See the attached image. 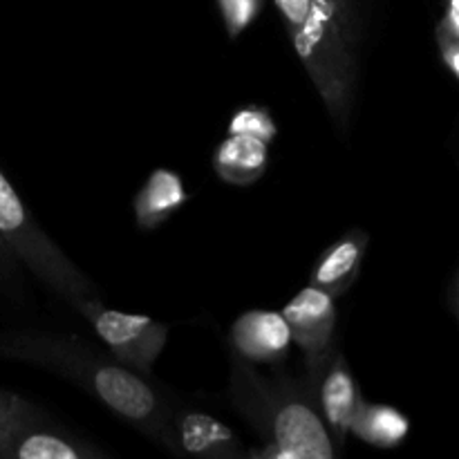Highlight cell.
I'll use <instances>...</instances> for the list:
<instances>
[{"label":"cell","instance_id":"1","mask_svg":"<svg viewBox=\"0 0 459 459\" xmlns=\"http://www.w3.org/2000/svg\"><path fill=\"white\" fill-rule=\"evenodd\" d=\"M0 359L30 363L63 377L169 453V420L173 408L160 390L148 384L143 375L97 352L76 336L43 332L3 334Z\"/></svg>","mask_w":459,"mask_h":459},{"label":"cell","instance_id":"2","mask_svg":"<svg viewBox=\"0 0 459 459\" xmlns=\"http://www.w3.org/2000/svg\"><path fill=\"white\" fill-rule=\"evenodd\" d=\"M229 361L231 406L264 444L276 446L285 459H343L303 379L285 372L263 377L231 348Z\"/></svg>","mask_w":459,"mask_h":459},{"label":"cell","instance_id":"3","mask_svg":"<svg viewBox=\"0 0 459 459\" xmlns=\"http://www.w3.org/2000/svg\"><path fill=\"white\" fill-rule=\"evenodd\" d=\"M273 4L327 112L345 128L357 85V0H273Z\"/></svg>","mask_w":459,"mask_h":459},{"label":"cell","instance_id":"4","mask_svg":"<svg viewBox=\"0 0 459 459\" xmlns=\"http://www.w3.org/2000/svg\"><path fill=\"white\" fill-rule=\"evenodd\" d=\"M0 238L13 251L18 263L25 264L48 290L70 305L81 299H92L97 287L90 278L49 240L36 224L25 202L0 170Z\"/></svg>","mask_w":459,"mask_h":459},{"label":"cell","instance_id":"5","mask_svg":"<svg viewBox=\"0 0 459 459\" xmlns=\"http://www.w3.org/2000/svg\"><path fill=\"white\" fill-rule=\"evenodd\" d=\"M74 309L92 325L115 361L143 377L152 375V368L169 341V327L164 323L117 312L97 299L76 300Z\"/></svg>","mask_w":459,"mask_h":459},{"label":"cell","instance_id":"6","mask_svg":"<svg viewBox=\"0 0 459 459\" xmlns=\"http://www.w3.org/2000/svg\"><path fill=\"white\" fill-rule=\"evenodd\" d=\"M291 341L300 348L305 357V377L309 393L314 394L318 379L325 370L327 361L336 352V312L334 299L318 287H305L282 309Z\"/></svg>","mask_w":459,"mask_h":459},{"label":"cell","instance_id":"7","mask_svg":"<svg viewBox=\"0 0 459 459\" xmlns=\"http://www.w3.org/2000/svg\"><path fill=\"white\" fill-rule=\"evenodd\" d=\"M0 459H110L85 439L67 433L36 408L0 430Z\"/></svg>","mask_w":459,"mask_h":459},{"label":"cell","instance_id":"8","mask_svg":"<svg viewBox=\"0 0 459 459\" xmlns=\"http://www.w3.org/2000/svg\"><path fill=\"white\" fill-rule=\"evenodd\" d=\"M169 455L175 459H251V451L224 421L195 408H173Z\"/></svg>","mask_w":459,"mask_h":459},{"label":"cell","instance_id":"9","mask_svg":"<svg viewBox=\"0 0 459 459\" xmlns=\"http://www.w3.org/2000/svg\"><path fill=\"white\" fill-rule=\"evenodd\" d=\"M314 399H316L318 412H321L327 430L334 437L336 446L343 451L354 417H357L359 408L363 406L366 399H363L357 379H354L348 361L339 350L327 361L316 390H314Z\"/></svg>","mask_w":459,"mask_h":459},{"label":"cell","instance_id":"10","mask_svg":"<svg viewBox=\"0 0 459 459\" xmlns=\"http://www.w3.org/2000/svg\"><path fill=\"white\" fill-rule=\"evenodd\" d=\"M291 334L278 312H245L236 318L229 336V348L251 363L276 366L290 352Z\"/></svg>","mask_w":459,"mask_h":459},{"label":"cell","instance_id":"11","mask_svg":"<svg viewBox=\"0 0 459 459\" xmlns=\"http://www.w3.org/2000/svg\"><path fill=\"white\" fill-rule=\"evenodd\" d=\"M368 245L370 236L363 229H350L343 238H339L318 255L309 273V285L327 291L332 299L343 296L357 282Z\"/></svg>","mask_w":459,"mask_h":459},{"label":"cell","instance_id":"12","mask_svg":"<svg viewBox=\"0 0 459 459\" xmlns=\"http://www.w3.org/2000/svg\"><path fill=\"white\" fill-rule=\"evenodd\" d=\"M188 202L182 178L170 169L152 170L134 197V220L142 231H152Z\"/></svg>","mask_w":459,"mask_h":459},{"label":"cell","instance_id":"13","mask_svg":"<svg viewBox=\"0 0 459 459\" xmlns=\"http://www.w3.org/2000/svg\"><path fill=\"white\" fill-rule=\"evenodd\" d=\"M269 164L267 143L247 134H229L213 152V170L218 178L236 186L258 182Z\"/></svg>","mask_w":459,"mask_h":459},{"label":"cell","instance_id":"14","mask_svg":"<svg viewBox=\"0 0 459 459\" xmlns=\"http://www.w3.org/2000/svg\"><path fill=\"white\" fill-rule=\"evenodd\" d=\"M350 433L377 448H394L411 433V421L397 408L384 403H368L359 408Z\"/></svg>","mask_w":459,"mask_h":459},{"label":"cell","instance_id":"15","mask_svg":"<svg viewBox=\"0 0 459 459\" xmlns=\"http://www.w3.org/2000/svg\"><path fill=\"white\" fill-rule=\"evenodd\" d=\"M229 134H247V137L272 143L278 137V126L267 108L242 106L229 119Z\"/></svg>","mask_w":459,"mask_h":459},{"label":"cell","instance_id":"16","mask_svg":"<svg viewBox=\"0 0 459 459\" xmlns=\"http://www.w3.org/2000/svg\"><path fill=\"white\" fill-rule=\"evenodd\" d=\"M224 27L231 39H238L263 9V0H218Z\"/></svg>","mask_w":459,"mask_h":459},{"label":"cell","instance_id":"17","mask_svg":"<svg viewBox=\"0 0 459 459\" xmlns=\"http://www.w3.org/2000/svg\"><path fill=\"white\" fill-rule=\"evenodd\" d=\"M34 411H36L34 403L22 399L21 394L0 388V430L9 429V426L16 424V421L22 420V417L31 415Z\"/></svg>","mask_w":459,"mask_h":459},{"label":"cell","instance_id":"18","mask_svg":"<svg viewBox=\"0 0 459 459\" xmlns=\"http://www.w3.org/2000/svg\"><path fill=\"white\" fill-rule=\"evenodd\" d=\"M435 39H437L439 56H442L444 65L451 70V74L459 81V39L446 34L442 30H435Z\"/></svg>","mask_w":459,"mask_h":459},{"label":"cell","instance_id":"19","mask_svg":"<svg viewBox=\"0 0 459 459\" xmlns=\"http://www.w3.org/2000/svg\"><path fill=\"white\" fill-rule=\"evenodd\" d=\"M18 281V258L0 238V285L13 287Z\"/></svg>","mask_w":459,"mask_h":459},{"label":"cell","instance_id":"20","mask_svg":"<svg viewBox=\"0 0 459 459\" xmlns=\"http://www.w3.org/2000/svg\"><path fill=\"white\" fill-rule=\"evenodd\" d=\"M437 30L459 39V0H446V9H444V16L439 21Z\"/></svg>","mask_w":459,"mask_h":459},{"label":"cell","instance_id":"21","mask_svg":"<svg viewBox=\"0 0 459 459\" xmlns=\"http://www.w3.org/2000/svg\"><path fill=\"white\" fill-rule=\"evenodd\" d=\"M448 305H451V312L457 318L459 325V269L453 273L451 282H448Z\"/></svg>","mask_w":459,"mask_h":459}]
</instances>
